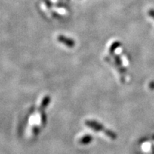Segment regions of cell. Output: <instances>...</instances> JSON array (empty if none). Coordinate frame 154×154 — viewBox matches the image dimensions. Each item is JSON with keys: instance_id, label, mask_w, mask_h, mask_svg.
I'll use <instances>...</instances> for the list:
<instances>
[{"instance_id": "1", "label": "cell", "mask_w": 154, "mask_h": 154, "mask_svg": "<svg viewBox=\"0 0 154 154\" xmlns=\"http://www.w3.org/2000/svg\"><path fill=\"white\" fill-rule=\"evenodd\" d=\"M85 124L89 128H91V129H93L95 131H102L108 137H109L111 139L116 140L117 138V135L115 132H113V131L106 129L103 125L100 124V123L97 122L96 121L93 120H88L85 121Z\"/></svg>"}, {"instance_id": "2", "label": "cell", "mask_w": 154, "mask_h": 154, "mask_svg": "<svg viewBox=\"0 0 154 154\" xmlns=\"http://www.w3.org/2000/svg\"><path fill=\"white\" fill-rule=\"evenodd\" d=\"M93 140V137L90 135H85V136H82V138L79 140V143L82 145H87L89 144Z\"/></svg>"}, {"instance_id": "3", "label": "cell", "mask_w": 154, "mask_h": 154, "mask_svg": "<svg viewBox=\"0 0 154 154\" xmlns=\"http://www.w3.org/2000/svg\"><path fill=\"white\" fill-rule=\"evenodd\" d=\"M50 101H51V99H50L49 96H44V98L42 101L41 106H40V109H41V110H44V109H45L48 106V105L49 104Z\"/></svg>"}, {"instance_id": "4", "label": "cell", "mask_w": 154, "mask_h": 154, "mask_svg": "<svg viewBox=\"0 0 154 154\" xmlns=\"http://www.w3.org/2000/svg\"><path fill=\"white\" fill-rule=\"evenodd\" d=\"M119 43H116L115 44H113V47L111 48V52H113V50H115L116 49V48L119 47Z\"/></svg>"}, {"instance_id": "5", "label": "cell", "mask_w": 154, "mask_h": 154, "mask_svg": "<svg viewBox=\"0 0 154 154\" xmlns=\"http://www.w3.org/2000/svg\"><path fill=\"white\" fill-rule=\"evenodd\" d=\"M149 14L152 17V18L154 19V9H150L149 11Z\"/></svg>"}, {"instance_id": "6", "label": "cell", "mask_w": 154, "mask_h": 154, "mask_svg": "<svg viewBox=\"0 0 154 154\" xmlns=\"http://www.w3.org/2000/svg\"><path fill=\"white\" fill-rule=\"evenodd\" d=\"M149 87H150V88H151V89H154V82H151V83H150Z\"/></svg>"}]
</instances>
